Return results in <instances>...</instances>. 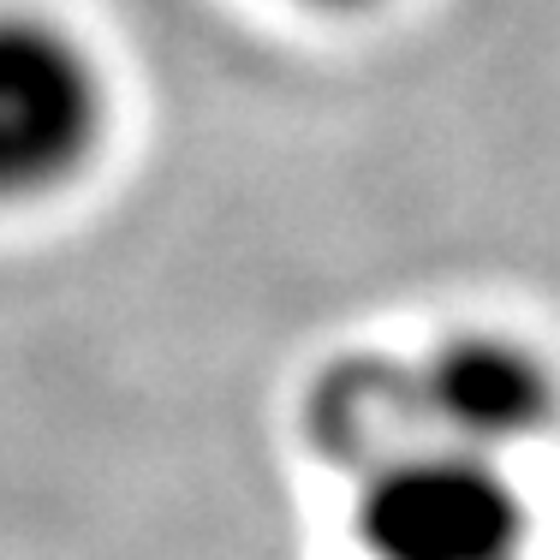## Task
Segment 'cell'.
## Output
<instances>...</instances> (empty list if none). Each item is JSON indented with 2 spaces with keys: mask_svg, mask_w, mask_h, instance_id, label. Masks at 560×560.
<instances>
[{
  "mask_svg": "<svg viewBox=\"0 0 560 560\" xmlns=\"http://www.w3.org/2000/svg\"><path fill=\"white\" fill-rule=\"evenodd\" d=\"M423 442L506 459L555 423V376L530 346L501 335H459L411 364Z\"/></svg>",
  "mask_w": 560,
  "mask_h": 560,
  "instance_id": "obj_3",
  "label": "cell"
},
{
  "mask_svg": "<svg viewBox=\"0 0 560 560\" xmlns=\"http://www.w3.org/2000/svg\"><path fill=\"white\" fill-rule=\"evenodd\" d=\"M364 560H518L525 501L501 459L447 442H411L370 465L358 489Z\"/></svg>",
  "mask_w": 560,
  "mask_h": 560,
  "instance_id": "obj_1",
  "label": "cell"
},
{
  "mask_svg": "<svg viewBox=\"0 0 560 560\" xmlns=\"http://www.w3.org/2000/svg\"><path fill=\"white\" fill-rule=\"evenodd\" d=\"M304 418L316 430V447L335 465H352L358 477L394 459L399 447L423 442L411 364H388V358H352V364L323 370Z\"/></svg>",
  "mask_w": 560,
  "mask_h": 560,
  "instance_id": "obj_4",
  "label": "cell"
},
{
  "mask_svg": "<svg viewBox=\"0 0 560 560\" xmlns=\"http://www.w3.org/2000/svg\"><path fill=\"white\" fill-rule=\"evenodd\" d=\"M102 143V72L60 24L0 12V203L72 185Z\"/></svg>",
  "mask_w": 560,
  "mask_h": 560,
  "instance_id": "obj_2",
  "label": "cell"
},
{
  "mask_svg": "<svg viewBox=\"0 0 560 560\" xmlns=\"http://www.w3.org/2000/svg\"><path fill=\"white\" fill-rule=\"evenodd\" d=\"M304 7H323V12H352V7H370V0H304Z\"/></svg>",
  "mask_w": 560,
  "mask_h": 560,
  "instance_id": "obj_5",
  "label": "cell"
}]
</instances>
